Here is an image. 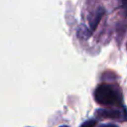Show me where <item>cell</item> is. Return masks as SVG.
Instances as JSON below:
<instances>
[{"label":"cell","instance_id":"cell-1","mask_svg":"<svg viewBox=\"0 0 127 127\" xmlns=\"http://www.w3.org/2000/svg\"><path fill=\"white\" fill-rule=\"evenodd\" d=\"M94 99L101 105H119L121 103L122 96L116 85L101 83L95 88Z\"/></svg>","mask_w":127,"mask_h":127},{"label":"cell","instance_id":"cell-2","mask_svg":"<svg viewBox=\"0 0 127 127\" xmlns=\"http://www.w3.org/2000/svg\"><path fill=\"white\" fill-rule=\"evenodd\" d=\"M104 12H105L104 8L98 7V8L89 16V19H88V28L90 29L91 32H93V31L97 28V26H98V24H99V22H100L102 16L104 15Z\"/></svg>","mask_w":127,"mask_h":127},{"label":"cell","instance_id":"cell-3","mask_svg":"<svg viewBox=\"0 0 127 127\" xmlns=\"http://www.w3.org/2000/svg\"><path fill=\"white\" fill-rule=\"evenodd\" d=\"M97 114L102 117H111L115 119L127 120V113L125 109H123L122 111L120 110H98Z\"/></svg>","mask_w":127,"mask_h":127},{"label":"cell","instance_id":"cell-4","mask_svg":"<svg viewBox=\"0 0 127 127\" xmlns=\"http://www.w3.org/2000/svg\"><path fill=\"white\" fill-rule=\"evenodd\" d=\"M96 125V120L94 119H90V120H87L85 122H83L80 127H94Z\"/></svg>","mask_w":127,"mask_h":127},{"label":"cell","instance_id":"cell-5","mask_svg":"<svg viewBox=\"0 0 127 127\" xmlns=\"http://www.w3.org/2000/svg\"><path fill=\"white\" fill-rule=\"evenodd\" d=\"M100 127H118V126L115 125V124H103Z\"/></svg>","mask_w":127,"mask_h":127},{"label":"cell","instance_id":"cell-6","mask_svg":"<svg viewBox=\"0 0 127 127\" xmlns=\"http://www.w3.org/2000/svg\"><path fill=\"white\" fill-rule=\"evenodd\" d=\"M60 127H68L67 125H62V126H60Z\"/></svg>","mask_w":127,"mask_h":127}]
</instances>
